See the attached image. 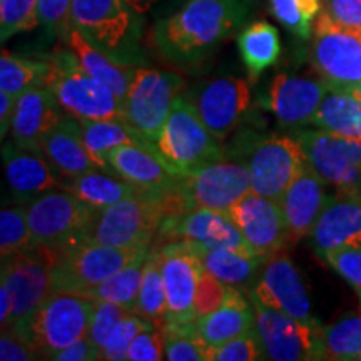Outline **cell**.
<instances>
[{
	"label": "cell",
	"mask_w": 361,
	"mask_h": 361,
	"mask_svg": "<svg viewBox=\"0 0 361 361\" xmlns=\"http://www.w3.org/2000/svg\"><path fill=\"white\" fill-rule=\"evenodd\" d=\"M256 0H186L173 16L157 22L156 49L171 64L194 69L218 52L246 25Z\"/></svg>",
	"instance_id": "obj_1"
},
{
	"label": "cell",
	"mask_w": 361,
	"mask_h": 361,
	"mask_svg": "<svg viewBox=\"0 0 361 361\" xmlns=\"http://www.w3.org/2000/svg\"><path fill=\"white\" fill-rule=\"evenodd\" d=\"M94 310V298L75 293H54L32 314L8 328L37 351L40 360H52L57 351L89 335Z\"/></svg>",
	"instance_id": "obj_2"
},
{
	"label": "cell",
	"mask_w": 361,
	"mask_h": 361,
	"mask_svg": "<svg viewBox=\"0 0 361 361\" xmlns=\"http://www.w3.org/2000/svg\"><path fill=\"white\" fill-rule=\"evenodd\" d=\"M71 25L121 64L144 62L141 20L126 0H72Z\"/></svg>",
	"instance_id": "obj_3"
},
{
	"label": "cell",
	"mask_w": 361,
	"mask_h": 361,
	"mask_svg": "<svg viewBox=\"0 0 361 361\" xmlns=\"http://www.w3.org/2000/svg\"><path fill=\"white\" fill-rule=\"evenodd\" d=\"M49 72L45 87L66 116L79 121L123 119V102L116 92L84 71L69 47L47 57Z\"/></svg>",
	"instance_id": "obj_4"
},
{
	"label": "cell",
	"mask_w": 361,
	"mask_h": 361,
	"mask_svg": "<svg viewBox=\"0 0 361 361\" xmlns=\"http://www.w3.org/2000/svg\"><path fill=\"white\" fill-rule=\"evenodd\" d=\"M166 218L159 192L144 191L97 211L79 243L112 247H149Z\"/></svg>",
	"instance_id": "obj_5"
},
{
	"label": "cell",
	"mask_w": 361,
	"mask_h": 361,
	"mask_svg": "<svg viewBox=\"0 0 361 361\" xmlns=\"http://www.w3.org/2000/svg\"><path fill=\"white\" fill-rule=\"evenodd\" d=\"M154 146L157 154L176 176H184L211 162L226 159L219 141L209 133L196 107L183 92L176 99Z\"/></svg>",
	"instance_id": "obj_6"
},
{
	"label": "cell",
	"mask_w": 361,
	"mask_h": 361,
	"mask_svg": "<svg viewBox=\"0 0 361 361\" xmlns=\"http://www.w3.org/2000/svg\"><path fill=\"white\" fill-rule=\"evenodd\" d=\"M311 64L329 90H361V30L319 12L311 35Z\"/></svg>",
	"instance_id": "obj_7"
},
{
	"label": "cell",
	"mask_w": 361,
	"mask_h": 361,
	"mask_svg": "<svg viewBox=\"0 0 361 361\" xmlns=\"http://www.w3.org/2000/svg\"><path fill=\"white\" fill-rule=\"evenodd\" d=\"M149 247H112L94 243H74L56 250L57 259L52 273V295H87L117 271L133 263Z\"/></svg>",
	"instance_id": "obj_8"
},
{
	"label": "cell",
	"mask_w": 361,
	"mask_h": 361,
	"mask_svg": "<svg viewBox=\"0 0 361 361\" xmlns=\"http://www.w3.org/2000/svg\"><path fill=\"white\" fill-rule=\"evenodd\" d=\"M25 207L34 245L52 250L79 243L99 211L64 188L40 194L25 202Z\"/></svg>",
	"instance_id": "obj_9"
},
{
	"label": "cell",
	"mask_w": 361,
	"mask_h": 361,
	"mask_svg": "<svg viewBox=\"0 0 361 361\" xmlns=\"http://www.w3.org/2000/svg\"><path fill=\"white\" fill-rule=\"evenodd\" d=\"M183 89L184 80L174 72L137 67L123 99V121L156 144Z\"/></svg>",
	"instance_id": "obj_10"
},
{
	"label": "cell",
	"mask_w": 361,
	"mask_h": 361,
	"mask_svg": "<svg viewBox=\"0 0 361 361\" xmlns=\"http://www.w3.org/2000/svg\"><path fill=\"white\" fill-rule=\"evenodd\" d=\"M246 154L243 162L250 169L251 191L274 201L281 200L298 174L308 168L306 154L296 135H252Z\"/></svg>",
	"instance_id": "obj_11"
},
{
	"label": "cell",
	"mask_w": 361,
	"mask_h": 361,
	"mask_svg": "<svg viewBox=\"0 0 361 361\" xmlns=\"http://www.w3.org/2000/svg\"><path fill=\"white\" fill-rule=\"evenodd\" d=\"M310 169L336 191L361 192V141L324 129L295 134Z\"/></svg>",
	"instance_id": "obj_12"
},
{
	"label": "cell",
	"mask_w": 361,
	"mask_h": 361,
	"mask_svg": "<svg viewBox=\"0 0 361 361\" xmlns=\"http://www.w3.org/2000/svg\"><path fill=\"white\" fill-rule=\"evenodd\" d=\"M251 303L266 360H324V328L318 322H301L256 300H251Z\"/></svg>",
	"instance_id": "obj_13"
},
{
	"label": "cell",
	"mask_w": 361,
	"mask_h": 361,
	"mask_svg": "<svg viewBox=\"0 0 361 361\" xmlns=\"http://www.w3.org/2000/svg\"><path fill=\"white\" fill-rule=\"evenodd\" d=\"M178 191L188 211L213 209L228 214L251 191L250 169L243 161L211 162L192 173L178 176Z\"/></svg>",
	"instance_id": "obj_14"
},
{
	"label": "cell",
	"mask_w": 361,
	"mask_h": 361,
	"mask_svg": "<svg viewBox=\"0 0 361 361\" xmlns=\"http://www.w3.org/2000/svg\"><path fill=\"white\" fill-rule=\"evenodd\" d=\"M56 259L57 251L47 246H32L2 258V281L13 296L12 324L32 314L52 295Z\"/></svg>",
	"instance_id": "obj_15"
},
{
	"label": "cell",
	"mask_w": 361,
	"mask_h": 361,
	"mask_svg": "<svg viewBox=\"0 0 361 361\" xmlns=\"http://www.w3.org/2000/svg\"><path fill=\"white\" fill-rule=\"evenodd\" d=\"M184 96L196 107L201 121L219 142L239 128L252 104L250 82L233 75L207 80Z\"/></svg>",
	"instance_id": "obj_16"
},
{
	"label": "cell",
	"mask_w": 361,
	"mask_h": 361,
	"mask_svg": "<svg viewBox=\"0 0 361 361\" xmlns=\"http://www.w3.org/2000/svg\"><path fill=\"white\" fill-rule=\"evenodd\" d=\"M171 241H189L209 250H233L255 255L229 214L213 209H191L162 219L152 246Z\"/></svg>",
	"instance_id": "obj_17"
},
{
	"label": "cell",
	"mask_w": 361,
	"mask_h": 361,
	"mask_svg": "<svg viewBox=\"0 0 361 361\" xmlns=\"http://www.w3.org/2000/svg\"><path fill=\"white\" fill-rule=\"evenodd\" d=\"M159 255V268L168 300L166 324H194V296L202 266L188 241H171L151 246Z\"/></svg>",
	"instance_id": "obj_18"
},
{
	"label": "cell",
	"mask_w": 361,
	"mask_h": 361,
	"mask_svg": "<svg viewBox=\"0 0 361 361\" xmlns=\"http://www.w3.org/2000/svg\"><path fill=\"white\" fill-rule=\"evenodd\" d=\"M247 296L301 322H318L311 313L308 291L300 271L290 256L281 251L264 261L259 276L255 286L247 291Z\"/></svg>",
	"instance_id": "obj_19"
},
{
	"label": "cell",
	"mask_w": 361,
	"mask_h": 361,
	"mask_svg": "<svg viewBox=\"0 0 361 361\" xmlns=\"http://www.w3.org/2000/svg\"><path fill=\"white\" fill-rule=\"evenodd\" d=\"M228 214L255 255L269 258L288 245V231L279 201L250 191Z\"/></svg>",
	"instance_id": "obj_20"
},
{
	"label": "cell",
	"mask_w": 361,
	"mask_h": 361,
	"mask_svg": "<svg viewBox=\"0 0 361 361\" xmlns=\"http://www.w3.org/2000/svg\"><path fill=\"white\" fill-rule=\"evenodd\" d=\"M328 90L322 79L278 74L271 80L268 107L281 128L300 129L313 124Z\"/></svg>",
	"instance_id": "obj_21"
},
{
	"label": "cell",
	"mask_w": 361,
	"mask_h": 361,
	"mask_svg": "<svg viewBox=\"0 0 361 361\" xmlns=\"http://www.w3.org/2000/svg\"><path fill=\"white\" fill-rule=\"evenodd\" d=\"M316 255L341 246H361V192L331 194L310 233Z\"/></svg>",
	"instance_id": "obj_22"
},
{
	"label": "cell",
	"mask_w": 361,
	"mask_h": 361,
	"mask_svg": "<svg viewBox=\"0 0 361 361\" xmlns=\"http://www.w3.org/2000/svg\"><path fill=\"white\" fill-rule=\"evenodd\" d=\"M52 90L45 85L25 90L17 99L16 114H13L11 137L16 146L27 151L40 152L42 137L64 117Z\"/></svg>",
	"instance_id": "obj_23"
},
{
	"label": "cell",
	"mask_w": 361,
	"mask_h": 361,
	"mask_svg": "<svg viewBox=\"0 0 361 361\" xmlns=\"http://www.w3.org/2000/svg\"><path fill=\"white\" fill-rule=\"evenodd\" d=\"M324 186L326 184L308 166L284 191L279 206L284 216L290 245L310 236L311 229L329 200Z\"/></svg>",
	"instance_id": "obj_24"
},
{
	"label": "cell",
	"mask_w": 361,
	"mask_h": 361,
	"mask_svg": "<svg viewBox=\"0 0 361 361\" xmlns=\"http://www.w3.org/2000/svg\"><path fill=\"white\" fill-rule=\"evenodd\" d=\"M2 156L8 189L17 197L29 202L40 194L61 188L62 176L39 152L7 142L2 147Z\"/></svg>",
	"instance_id": "obj_25"
},
{
	"label": "cell",
	"mask_w": 361,
	"mask_h": 361,
	"mask_svg": "<svg viewBox=\"0 0 361 361\" xmlns=\"http://www.w3.org/2000/svg\"><path fill=\"white\" fill-rule=\"evenodd\" d=\"M112 173L134 186L151 192H164L178 183V176L168 168L156 151L139 144L119 146L107 154Z\"/></svg>",
	"instance_id": "obj_26"
},
{
	"label": "cell",
	"mask_w": 361,
	"mask_h": 361,
	"mask_svg": "<svg viewBox=\"0 0 361 361\" xmlns=\"http://www.w3.org/2000/svg\"><path fill=\"white\" fill-rule=\"evenodd\" d=\"M40 152L64 179L78 178L90 171L101 169L92 159L82 141L79 119L64 116L49 130L40 142Z\"/></svg>",
	"instance_id": "obj_27"
},
{
	"label": "cell",
	"mask_w": 361,
	"mask_h": 361,
	"mask_svg": "<svg viewBox=\"0 0 361 361\" xmlns=\"http://www.w3.org/2000/svg\"><path fill=\"white\" fill-rule=\"evenodd\" d=\"M252 328H256L255 306L250 296L246 298L236 286H229L228 298L221 308L196 319L197 335L214 350Z\"/></svg>",
	"instance_id": "obj_28"
},
{
	"label": "cell",
	"mask_w": 361,
	"mask_h": 361,
	"mask_svg": "<svg viewBox=\"0 0 361 361\" xmlns=\"http://www.w3.org/2000/svg\"><path fill=\"white\" fill-rule=\"evenodd\" d=\"M189 245L200 259L202 269L221 279L228 286H236L239 290L245 288L246 291L255 286L261 268L268 259L263 256L245 255V252L233 250H209L194 243H189Z\"/></svg>",
	"instance_id": "obj_29"
},
{
	"label": "cell",
	"mask_w": 361,
	"mask_h": 361,
	"mask_svg": "<svg viewBox=\"0 0 361 361\" xmlns=\"http://www.w3.org/2000/svg\"><path fill=\"white\" fill-rule=\"evenodd\" d=\"M66 44L75 54V57H78L80 66L84 67V71L89 75H92L94 79L101 80L107 87L114 90L116 96L123 102L137 67L124 66L121 62L114 61L106 52H102L101 49H97L96 45L90 44L78 29H71Z\"/></svg>",
	"instance_id": "obj_30"
},
{
	"label": "cell",
	"mask_w": 361,
	"mask_h": 361,
	"mask_svg": "<svg viewBox=\"0 0 361 361\" xmlns=\"http://www.w3.org/2000/svg\"><path fill=\"white\" fill-rule=\"evenodd\" d=\"M82 129V141L87 147L90 157L101 166L102 171L112 173L107 164V154L112 149L126 146V144H139L156 151L154 144L147 141L141 133L123 119H101V121H79ZM114 174V173H112Z\"/></svg>",
	"instance_id": "obj_31"
},
{
	"label": "cell",
	"mask_w": 361,
	"mask_h": 361,
	"mask_svg": "<svg viewBox=\"0 0 361 361\" xmlns=\"http://www.w3.org/2000/svg\"><path fill=\"white\" fill-rule=\"evenodd\" d=\"M61 188L67 189L79 200L99 211L123 200H128L130 196H137V194L144 192V189L134 186L129 180L102 169L90 171V173L78 176V178L62 180Z\"/></svg>",
	"instance_id": "obj_32"
},
{
	"label": "cell",
	"mask_w": 361,
	"mask_h": 361,
	"mask_svg": "<svg viewBox=\"0 0 361 361\" xmlns=\"http://www.w3.org/2000/svg\"><path fill=\"white\" fill-rule=\"evenodd\" d=\"M238 49L250 78L258 79L281 56L278 29L266 20L247 24L238 34Z\"/></svg>",
	"instance_id": "obj_33"
},
{
	"label": "cell",
	"mask_w": 361,
	"mask_h": 361,
	"mask_svg": "<svg viewBox=\"0 0 361 361\" xmlns=\"http://www.w3.org/2000/svg\"><path fill=\"white\" fill-rule=\"evenodd\" d=\"M313 126L361 141V90H328Z\"/></svg>",
	"instance_id": "obj_34"
},
{
	"label": "cell",
	"mask_w": 361,
	"mask_h": 361,
	"mask_svg": "<svg viewBox=\"0 0 361 361\" xmlns=\"http://www.w3.org/2000/svg\"><path fill=\"white\" fill-rule=\"evenodd\" d=\"M149 251H151V247L142 251L133 263L117 271L116 274H112L106 281H102L94 290H90L85 296L94 298L97 301H109V303L121 305L126 310L134 311L139 290H141L142 284L144 268H146Z\"/></svg>",
	"instance_id": "obj_35"
},
{
	"label": "cell",
	"mask_w": 361,
	"mask_h": 361,
	"mask_svg": "<svg viewBox=\"0 0 361 361\" xmlns=\"http://www.w3.org/2000/svg\"><path fill=\"white\" fill-rule=\"evenodd\" d=\"M134 313L157 328H164L168 322V300H166L164 281L159 268V255L151 247L144 268V278Z\"/></svg>",
	"instance_id": "obj_36"
},
{
	"label": "cell",
	"mask_w": 361,
	"mask_h": 361,
	"mask_svg": "<svg viewBox=\"0 0 361 361\" xmlns=\"http://www.w3.org/2000/svg\"><path fill=\"white\" fill-rule=\"evenodd\" d=\"M49 61H35L2 51L0 57V90L19 99L25 90L45 85Z\"/></svg>",
	"instance_id": "obj_37"
},
{
	"label": "cell",
	"mask_w": 361,
	"mask_h": 361,
	"mask_svg": "<svg viewBox=\"0 0 361 361\" xmlns=\"http://www.w3.org/2000/svg\"><path fill=\"white\" fill-rule=\"evenodd\" d=\"M164 360L168 361H213L214 348L197 335L194 324H166Z\"/></svg>",
	"instance_id": "obj_38"
},
{
	"label": "cell",
	"mask_w": 361,
	"mask_h": 361,
	"mask_svg": "<svg viewBox=\"0 0 361 361\" xmlns=\"http://www.w3.org/2000/svg\"><path fill=\"white\" fill-rule=\"evenodd\" d=\"M361 358V314H346L324 328V360Z\"/></svg>",
	"instance_id": "obj_39"
},
{
	"label": "cell",
	"mask_w": 361,
	"mask_h": 361,
	"mask_svg": "<svg viewBox=\"0 0 361 361\" xmlns=\"http://www.w3.org/2000/svg\"><path fill=\"white\" fill-rule=\"evenodd\" d=\"M269 11L279 24L300 39H311L323 0H269Z\"/></svg>",
	"instance_id": "obj_40"
},
{
	"label": "cell",
	"mask_w": 361,
	"mask_h": 361,
	"mask_svg": "<svg viewBox=\"0 0 361 361\" xmlns=\"http://www.w3.org/2000/svg\"><path fill=\"white\" fill-rule=\"evenodd\" d=\"M35 246L25 204L4 207L0 213V252L2 258Z\"/></svg>",
	"instance_id": "obj_41"
},
{
	"label": "cell",
	"mask_w": 361,
	"mask_h": 361,
	"mask_svg": "<svg viewBox=\"0 0 361 361\" xmlns=\"http://www.w3.org/2000/svg\"><path fill=\"white\" fill-rule=\"evenodd\" d=\"M39 0H0V39L7 42L13 35L39 27Z\"/></svg>",
	"instance_id": "obj_42"
},
{
	"label": "cell",
	"mask_w": 361,
	"mask_h": 361,
	"mask_svg": "<svg viewBox=\"0 0 361 361\" xmlns=\"http://www.w3.org/2000/svg\"><path fill=\"white\" fill-rule=\"evenodd\" d=\"M149 322L141 318L134 311H129L128 314L117 323V326L112 329V333L107 338L106 343L101 346V360L107 361H124L128 360V351L130 343L144 328L149 326Z\"/></svg>",
	"instance_id": "obj_43"
},
{
	"label": "cell",
	"mask_w": 361,
	"mask_h": 361,
	"mask_svg": "<svg viewBox=\"0 0 361 361\" xmlns=\"http://www.w3.org/2000/svg\"><path fill=\"white\" fill-rule=\"evenodd\" d=\"M72 0H39L37 20L39 27L49 37H59L66 42L72 29L71 25Z\"/></svg>",
	"instance_id": "obj_44"
},
{
	"label": "cell",
	"mask_w": 361,
	"mask_h": 361,
	"mask_svg": "<svg viewBox=\"0 0 361 361\" xmlns=\"http://www.w3.org/2000/svg\"><path fill=\"white\" fill-rule=\"evenodd\" d=\"M214 360L218 361H256L266 360L263 341L258 329L252 328L245 335L234 338L214 350Z\"/></svg>",
	"instance_id": "obj_45"
},
{
	"label": "cell",
	"mask_w": 361,
	"mask_h": 361,
	"mask_svg": "<svg viewBox=\"0 0 361 361\" xmlns=\"http://www.w3.org/2000/svg\"><path fill=\"white\" fill-rule=\"evenodd\" d=\"M229 286L207 271H202L200 283H197L196 296H194V316L196 319L213 313L224 305L228 298Z\"/></svg>",
	"instance_id": "obj_46"
},
{
	"label": "cell",
	"mask_w": 361,
	"mask_h": 361,
	"mask_svg": "<svg viewBox=\"0 0 361 361\" xmlns=\"http://www.w3.org/2000/svg\"><path fill=\"white\" fill-rule=\"evenodd\" d=\"M323 259L336 271L350 286L361 293V246H341L326 252Z\"/></svg>",
	"instance_id": "obj_47"
},
{
	"label": "cell",
	"mask_w": 361,
	"mask_h": 361,
	"mask_svg": "<svg viewBox=\"0 0 361 361\" xmlns=\"http://www.w3.org/2000/svg\"><path fill=\"white\" fill-rule=\"evenodd\" d=\"M128 313L129 310L123 308L121 305L96 300V310H94V318L92 323H90L87 338L97 346L99 351H101V346L109 338L112 329L117 326V323Z\"/></svg>",
	"instance_id": "obj_48"
},
{
	"label": "cell",
	"mask_w": 361,
	"mask_h": 361,
	"mask_svg": "<svg viewBox=\"0 0 361 361\" xmlns=\"http://www.w3.org/2000/svg\"><path fill=\"white\" fill-rule=\"evenodd\" d=\"M129 361H159L164 360V335L162 329L149 324L130 343Z\"/></svg>",
	"instance_id": "obj_49"
},
{
	"label": "cell",
	"mask_w": 361,
	"mask_h": 361,
	"mask_svg": "<svg viewBox=\"0 0 361 361\" xmlns=\"http://www.w3.org/2000/svg\"><path fill=\"white\" fill-rule=\"evenodd\" d=\"M323 12L338 24L361 30V0H323Z\"/></svg>",
	"instance_id": "obj_50"
},
{
	"label": "cell",
	"mask_w": 361,
	"mask_h": 361,
	"mask_svg": "<svg viewBox=\"0 0 361 361\" xmlns=\"http://www.w3.org/2000/svg\"><path fill=\"white\" fill-rule=\"evenodd\" d=\"M0 360L2 361H30L40 360L37 351L30 348L12 328L2 329L0 336Z\"/></svg>",
	"instance_id": "obj_51"
},
{
	"label": "cell",
	"mask_w": 361,
	"mask_h": 361,
	"mask_svg": "<svg viewBox=\"0 0 361 361\" xmlns=\"http://www.w3.org/2000/svg\"><path fill=\"white\" fill-rule=\"evenodd\" d=\"M52 360L57 361H94L101 360V353H99V348L94 345L92 341L89 340L87 336L82 338V340L72 343V345L66 346L61 351H57L56 355L52 356Z\"/></svg>",
	"instance_id": "obj_52"
},
{
	"label": "cell",
	"mask_w": 361,
	"mask_h": 361,
	"mask_svg": "<svg viewBox=\"0 0 361 361\" xmlns=\"http://www.w3.org/2000/svg\"><path fill=\"white\" fill-rule=\"evenodd\" d=\"M16 107L17 97L0 90V135H2V139H6L7 134H11Z\"/></svg>",
	"instance_id": "obj_53"
},
{
	"label": "cell",
	"mask_w": 361,
	"mask_h": 361,
	"mask_svg": "<svg viewBox=\"0 0 361 361\" xmlns=\"http://www.w3.org/2000/svg\"><path fill=\"white\" fill-rule=\"evenodd\" d=\"M13 316V296L11 288L6 283H0V324L2 329L8 328L12 324Z\"/></svg>",
	"instance_id": "obj_54"
},
{
	"label": "cell",
	"mask_w": 361,
	"mask_h": 361,
	"mask_svg": "<svg viewBox=\"0 0 361 361\" xmlns=\"http://www.w3.org/2000/svg\"><path fill=\"white\" fill-rule=\"evenodd\" d=\"M159 2V0H126V4L139 13V16H142V13H147L151 11L152 7L156 6V4Z\"/></svg>",
	"instance_id": "obj_55"
},
{
	"label": "cell",
	"mask_w": 361,
	"mask_h": 361,
	"mask_svg": "<svg viewBox=\"0 0 361 361\" xmlns=\"http://www.w3.org/2000/svg\"><path fill=\"white\" fill-rule=\"evenodd\" d=\"M358 296H360V303H361V293H360V295H358Z\"/></svg>",
	"instance_id": "obj_56"
},
{
	"label": "cell",
	"mask_w": 361,
	"mask_h": 361,
	"mask_svg": "<svg viewBox=\"0 0 361 361\" xmlns=\"http://www.w3.org/2000/svg\"><path fill=\"white\" fill-rule=\"evenodd\" d=\"M360 360H361V358H360Z\"/></svg>",
	"instance_id": "obj_57"
}]
</instances>
